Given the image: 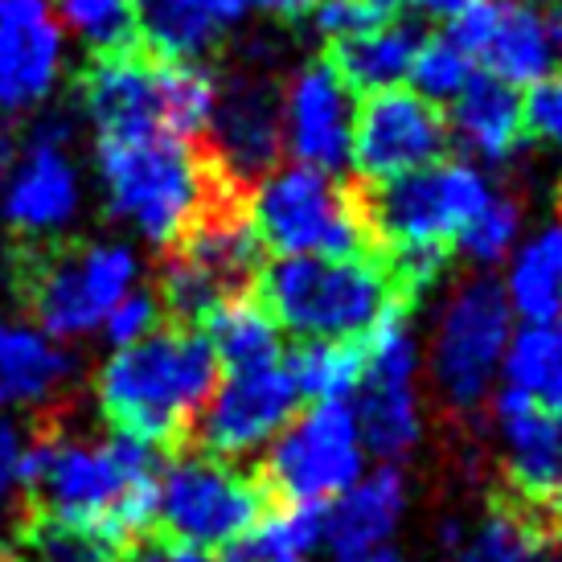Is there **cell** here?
<instances>
[{"instance_id": "cell-1", "label": "cell", "mask_w": 562, "mask_h": 562, "mask_svg": "<svg viewBox=\"0 0 562 562\" xmlns=\"http://www.w3.org/2000/svg\"><path fill=\"white\" fill-rule=\"evenodd\" d=\"M160 448L136 436H66L58 415L42 419V431L30 436L25 456V514L63 526H79L111 538L136 542L157 517Z\"/></svg>"}, {"instance_id": "cell-2", "label": "cell", "mask_w": 562, "mask_h": 562, "mask_svg": "<svg viewBox=\"0 0 562 562\" xmlns=\"http://www.w3.org/2000/svg\"><path fill=\"white\" fill-rule=\"evenodd\" d=\"M214 386L218 358L205 333L189 325H160L157 333L115 349L94 374L103 419L120 436H136L153 448H181Z\"/></svg>"}, {"instance_id": "cell-3", "label": "cell", "mask_w": 562, "mask_h": 562, "mask_svg": "<svg viewBox=\"0 0 562 562\" xmlns=\"http://www.w3.org/2000/svg\"><path fill=\"white\" fill-rule=\"evenodd\" d=\"M94 177L108 218L153 247H177L189 226L214 205L210 172L177 136L99 140Z\"/></svg>"}, {"instance_id": "cell-4", "label": "cell", "mask_w": 562, "mask_h": 562, "mask_svg": "<svg viewBox=\"0 0 562 562\" xmlns=\"http://www.w3.org/2000/svg\"><path fill=\"white\" fill-rule=\"evenodd\" d=\"M247 222L276 259H349L370 238L366 205L333 172L292 160L255 181Z\"/></svg>"}, {"instance_id": "cell-5", "label": "cell", "mask_w": 562, "mask_h": 562, "mask_svg": "<svg viewBox=\"0 0 562 562\" xmlns=\"http://www.w3.org/2000/svg\"><path fill=\"white\" fill-rule=\"evenodd\" d=\"M398 296L374 259H276L259 276V300L276 325L304 341H358Z\"/></svg>"}, {"instance_id": "cell-6", "label": "cell", "mask_w": 562, "mask_h": 562, "mask_svg": "<svg viewBox=\"0 0 562 562\" xmlns=\"http://www.w3.org/2000/svg\"><path fill=\"white\" fill-rule=\"evenodd\" d=\"M140 288V255L120 238H91L49 250L21 283L33 325L54 341L91 337L120 300Z\"/></svg>"}, {"instance_id": "cell-7", "label": "cell", "mask_w": 562, "mask_h": 562, "mask_svg": "<svg viewBox=\"0 0 562 562\" xmlns=\"http://www.w3.org/2000/svg\"><path fill=\"white\" fill-rule=\"evenodd\" d=\"M514 337V313L497 280L472 276L456 283L439 304L431 328V378L439 398L456 415H476L501 374V361Z\"/></svg>"}, {"instance_id": "cell-8", "label": "cell", "mask_w": 562, "mask_h": 562, "mask_svg": "<svg viewBox=\"0 0 562 562\" xmlns=\"http://www.w3.org/2000/svg\"><path fill=\"white\" fill-rule=\"evenodd\" d=\"M488 202H493V181L481 165L431 160L427 169L378 186L366 205V222L391 247V255L448 250V243L464 235V226Z\"/></svg>"}, {"instance_id": "cell-9", "label": "cell", "mask_w": 562, "mask_h": 562, "mask_svg": "<svg viewBox=\"0 0 562 562\" xmlns=\"http://www.w3.org/2000/svg\"><path fill=\"white\" fill-rule=\"evenodd\" d=\"M267 514V488L259 476L238 472L231 460L210 452H181L160 469L157 517L169 542L210 550L247 538Z\"/></svg>"}, {"instance_id": "cell-10", "label": "cell", "mask_w": 562, "mask_h": 562, "mask_svg": "<svg viewBox=\"0 0 562 562\" xmlns=\"http://www.w3.org/2000/svg\"><path fill=\"white\" fill-rule=\"evenodd\" d=\"M361 349H366V370L358 386L361 398L353 406L361 448H370L382 460H403L423 436L419 341H415L403 296H394L382 308Z\"/></svg>"}, {"instance_id": "cell-11", "label": "cell", "mask_w": 562, "mask_h": 562, "mask_svg": "<svg viewBox=\"0 0 562 562\" xmlns=\"http://www.w3.org/2000/svg\"><path fill=\"white\" fill-rule=\"evenodd\" d=\"M358 415L349 403H316L292 427H283L263 464V488L283 505H321L361 481Z\"/></svg>"}, {"instance_id": "cell-12", "label": "cell", "mask_w": 562, "mask_h": 562, "mask_svg": "<svg viewBox=\"0 0 562 562\" xmlns=\"http://www.w3.org/2000/svg\"><path fill=\"white\" fill-rule=\"evenodd\" d=\"M75 127L63 115H42L33 124L30 140L21 144L13 169L0 181V222L21 238H58L82 214L87 186L75 153Z\"/></svg>"}, {"instance_id": "cell-13", "label": "cell", "mask_w": 562, "mask_h": 562, "mask_svg": "<svg viewBox=\"0 0 562 562\" xmlns=\"http://www.w3.org/2000/svg\"><path fill=\"white\" fill-rule=\"evenodd\" d=\"M448 37L464 49L476 75L505 87H533L559 66L562 25L547 9L517 0H469L448 16Z\"/></svg>"}, {"instance_id": "cell-14", "label": "cell", "mask_w": 562, "mask_h": 562, "mask_svg": "<svg viewBox=\"0 0 562 562\" xmlns=\"http://www.w3.org/2000/svg\"><path fill=\"white\" fill-rule=\"evenodd\" d=\"M443 144H448V120L439 115L436 103H427L411 87H394L366 94V103H358L349 165L366 181L386 186L439 160Z\"/></svg>"}, {"instance_id": "cell-15", "label": "cell", "mask_w": 562, "mask_h": 562, "mask_svg": "<svg viewBox=\"0 0 562 562\" xmlns=\"http://www.w3.org/2000/svg\"><path fill=\"white\" fill-rule=\"evenodd\" d=\"M358 99L333 70V63L316 58L292 70L280 94V140L292 165H308L321 172H337L349 165Z\"/></svg>"}, {"instance_id": "cell-16", "label": "cell", "mask_w": 562, "mask_h": 562, "mask_svg": "<svg viewBox=\"0 0 562 562\" xmlns=\"http://www.w3.org/2000/svg\"><path fill=\"white\" fill-rule=\"evenodd\" d=\"M296 403L300 391L288 366L238 370L205 398L202 415L193 423V436L218 460L247 456L280 436L288 419L296 415Z\"/></svg>"}, {"instance_id": "cell-17", "label": "cell", "mask_w": 562, "mask_h": 562, "mask_svg": "<svg viewBox=\"0 0 562 562\" xmlns=\"http://www.w3.org/2000/svg\"><path fill=\"white\" fill-rule=\"evenodd\" d=\"M66 75V30L49 0H0V120L54 99Z\"/></svg>"}, {"instance_id": "cell-18", "label": "cell", "mask_w": 562, "mask_h": 562, "mask_svg": "<svg viewBox=\"0 0 562 562\" xmlns=\"http://www.w3.org/2000/svg\"><path fill=\"white\" fill-rule=\"evenodd\" d=\"M82 111L99 132V140L169 136L165 58H144L136 49L99 54L82 75Z\"/></svg>"}, {"instance_id": "cell-19", "label": "cell", "mask_w": 562, "mask_h": 562, "mask_svg": "<svg viewBox=\"0 0 562 562\" xmlns=\"http://www.w3.org/2000/svg\"><path fill=\"white\" fill-rule=\"evenodd\" d=\"M493 423L501 436V464L517 505L542 514L562 497V419L550 415L530 394L505 391L493 403Z\"/></svg>"}, {"instance_id": "cell-20", "label": "cell", "mask_w": 562, "mask_h": 562, "mask_svg": "<svg viewBox=\"0 0 562 562\" xmlns=\"http://www.w3.org/2000/svg\"><path fill=\"white\" fill-rule=\"evenodd\" d=\"M214 160L235 181H259L280 157V91L259 75L218 82V103L210 120Z\"/></svg>"}, {"instance_id": "cell-21", "label": "cell", "mask_w": 562, "mask_h": 562, "mask_svg": "<svg viewBox=\"0 0 562 562\" xmlns=\"http://www.w3.org/2000/svg\"><path fill=\"white\" fill-rule=\"evenodd\" d=\"M75 378L79 361L63 341L25 316H0V415L63 406Z\"/></svg>"}, {"instance_id": "cell-22", "label": "cell", "mask_w": 562, "mask_h": 562, "mask_svg": "<svg viewBox=\"0 0 562 562\" xmlns=\"http://www.w3.org/2000/svg\"><path fill=\"white\" fill-rule=\"evenodd\" d=\"M247 13V0H136V33L165 63H202Z\"/></svg>"}, {"instance_id": "cell-23", "label": "cell", "mask_w": 562, "mask_h": 562, "mask_svg": "<svg viewBox=\"0 0 562 562\" xmlns=\"http://www.w3.org/2000/svg\"><path fill=\"white\" fill-rule=\"evenodd\" d=\"M406 514V476L394 464H382L366 481L345 488L325 514V542L337 562H358L391 542Z\"/></svg>"}, {"instance_id": "cell-24", "label": "cell", "mask_w": 562, "mask_h": 562, "mask_svg": "<svg viewBox=\"0 0 562 562\" xmlns=\"http://www.w3.org/2000/svg\"><path fill=\"white\" fill-rule=\"evenodd\" d=\"M448 136L469 153L472 165H505L526 140V120H521V94L497 79H476L452 99L448 115Z\"/></svg>"}, {"instance_id": "cell-25", "label": "cell", "mask_w": 562, "mask_h": 562, "mask_svg": "<svg viewBox=\"0 0 562 562\" xmlns=\"http://www.w3.org/2000/svg\"><path fill=\"white\" fill-rule=\"evenodd\" d=\"M177 255H186L189 263L218 283L226 296H238L243 283L259 267V238L250 231L247 214L214 202L177 243Z\"/></svg>"}, {"instance_id": "cell-26", "label": "cell", "mask_w": 562, "mask_h": 562, "mask_svg": "<svg viewBox=\"0 0 562 562\" xmlns=\"http://www.w3.org/2000/svg\"><path fill=\"white\" fill-rule=\"evenodd\" d=\"M419 30L406 21H374L370 30L353 33L349 42L333 46V70L345 79L349 91H394L411 79V66L419 54Z\"/></svg>"}, {"instance_id": "cell-27", "label": "cell", "mask_w": 562, "mask_h": 562, "mask_svg": "<svg viewBox=\"0 0 562 562\" xmlns=\"http://www.w3.org/2000/svg\"><path fill=\"white\" fill-rule=\"evenodd\" d=\"M509 313L526 325H559L562 321V218L521 243L509 259V276L501 283Z\"/></svg>"}, {"instance_id": "cell-28", "label": "cell", "mask_w": 562, "mask_h": 562, "mask_svg": "<svg viewBox=\"0 0 562 562\" xmlns=\"http://www.w3.org/2000/svg\"><path fill=\"white\" fill-rule=\"evenodd\" d=\"M205 341L231 374L280 366V325L259 296H226L205 316Z\"/></svg>"}, {"instance_id": "cell-29", "label": "cell", "mask_w": 562, "mask_h": 562, "mask_svg": "<svg viewBox=\"0 0 562 562\" xmlns=\"http://www.w3.org/2000/svg\"><path fill=\"white\" fill-rule=\"evenodd\" d=\"M501 374L509 391L530 394L533 403L562 419V321L517 328L501 361Z\"/></svg>"}, {"instance_id": "cell-30", "label": "cell", "mask_w": 562, "mask_h": 562, "mask_svg": "<svg viewBox=\"0 0 562 562\" xmlns=\"http://www.w3.org/2000/svg\"><path fill=\"white\" fill-rule=\"evenodd\" d=\"M325 542V514L321 505H283L263 514V521L226 547L222 562H304Z\"/></svg>"}, {"instance_id": "cell-31", "label": "cell", "mask_w": 562, "mask_h": 562, "mask_svg": "<svg viewBox=\"0 0 562 562\" xmlns=\"http://www.w3.org/2000/svg\"><path fill=\"white\" fill-rule=\"evenodd\" d=\"M361 370H366L361 341H304L288 366L300 398L308 394L316 403H345L361 386Z\"/></svg>"}, {"instance_id": "cell-32", "label": "cell", "mask_w": 562, "mask_h": 562, "mask_svg": "<svg viewBox=\"0 0 562 562\" xmlns=\"http://www.w3.org/2000/svg\"><path fill=\"white\" fill-rule=\"evenodd\" d=\"M49 4L70 37H79L82 46L99 54L127 49L136 33V0H49Z\"/></svg>"}, {"instance_id": "cell-33", "label": "cell", "mask_w": 562, "mask_h": 562, "mask_svg": "<svg viewBox=\"0 0 562 562\" xmlns=\"http://www.w3.org/2000/svg\"><path fill=\"white\" fill-rule=\"evenodd\" d=\"M521 226H526L521 205H517L514 198L493 193V202L484 205L481 214L464 226V235L456 238V247H460V255H464L472 267L509 263L514 250L521 247Z\"/></svg>"}, {"instance_id": "cell-34", "label": "cell", "mask_w": 562, "mask_h": 562, "mask_svg": "<svg viewBox=\"0 0 562 562\" xmlns=\"http://www.w3.org/2000/svg\"><path fill=\"white\" fill-rule=\"evenodd\" d=\"M472 79H476L472 58L456 46L448 33H439V37H423L419 42V54H415V66H411L406 82H415L411 91L423 94L427 103H452Z\"/></svg>"}, {"instance_id": "cell-35", "label": "cell", "mask_w": 562, "mask_h": 562, "mask_svg": "<svg viewBox=\"0 0 562 562\" xmlns=\"http://www.w3.org/2000/svg\"><path fill=\"white\" fill-rule=\"evenodd\" d=\"M21 538L37 562H111L124 550L103 533L46 521V517H21Z\"/></svg>"}, {"instance_id": "cell-36", "label": "cell", "mask_w": 562, "mask_h": 562, "mask_svg": "<svg viewBox=\"0 0 562 562\" xmlns=\"http://www.w3.org/2000/svg\"><path fill=\"white\" fill-rule=\"evenodd\" d=\"M521 120L530 140L550 153H562V66H554L542 82H533L530 94L521 99Z\"/></svg>"}, {"instance_id": "cell-37", "label": "cell", "mask_w": 562, "mask_h": 562, "mask_svg": "<svg viewBox=\"0 0 562 562\" xmlns=\"http://www.w3.org/2000/svg\"><path fill=\"white\" fill-rule=\"evenodd\" d=\"M160 316H165V308H160L157 292H148V288H132V292H127V296L108 313L103 333H108V341L115 345V349H124V345L140 341V337H148V333H157Z\"/></svg>"}, {"instance_id": "cell-38", "label": "cell", "mask_w": 562, "mask_h": 562, "mask_svg": "<svg viewBox=\"0 0 562 562\" xmlns=\"http://www.w3.org/2000/svg\"><path fill=\"white\" fill-rule=\"evenodd\" d=\"M308 16H313L316 37H325V42H333V46H341V42H349L353 33L370 30L374 21H382V13L370 9L366 0H321Z\"/></svg>"}, {"instance_id": "cell-39", "label": "cell", "mask_w": 562, "mask_h": 562, "mask_svg": "<svg viewBox=\"0 0 562 562\" xmlns=\"http://www.w3.org/2000/svg\"><path fill=\"white\" fill-rule=\"evenodd\" d=\"M25 456L30 439L9 415H0V501L16 497L25 488Z\"/></svg>"}, {"instance_id": "cell-40", "label": "cell", "mask_w": 562, "mask_h": 562, "mask_svg": "<svg viewBox=\"0 0 562 562\" xmlns=\"http://www.w3.org/2000/svg\"><path fill=\"white\" fill-rule=\"evenodd\" d=\"M111 562H169V542H157V538H136L127 542Z\"/></svg>"}, {"instance_id": "cell-41", "label": "cell", "mask_w": 562, "mask_h": 562, "mask_svg": "<svg viewBox=\"0 0 562 562\" xmlns=\"http://www.w3.org/2000/svg\"><path fill=\"white\" fill-rule=\"evenodd\" d=\"M250 9H263L271 16H308L321 0H247Z\"/></svg>"}, {"instance_id": "cell-42", "label": "cell", "mask_w": 562, "mask_h": 562, "mask_svg": "<svg viewBox=\"0 0 562 562\" xmlns=\"http://www.w3.org/2000/svg\"><path fill=\"white\" fill-rule=\"evenodd\" d=\"M16 153H21V140H16V132L9 120H0V181L9 177V169H13Z\"/></svg>"}, {"instance_id": "cell-43", "label": "cell", "mask_w": 562, "mask_h": 562, "mask_svg": "<svg viewBox=\"0 0 562 562\" xmlns=\"http://www.w3.org/2000/svg\"><path fill=\"white\" fill-rule=\"evenodd\" d=\"M370 9H378V13H386V9H403V13H419V9H448V0H366Z\"/></svg>"}, {"instance_id": "cell-44", "label": "cell", "mask_w": 562, "mask_h": 562, "mask_svg": "<svg viewBox=\"0 0 562 562\" xmlns=\"http://www.w3.org/2000/svg\"><path fill=\"white\" fill-rule=\"evenodd\" d=\"M358 562H411V559H403V554H394L391 547H382V550H374V554H366V559H358Z\"/></svg>"}, {"instance_id": "cell-45", "label": "cell", "mask_w": 562, "mask_h": 562, "mask_svg": "<svg viewBox=\"0 0 562 562\" xmlns=\"http://www.w3.org/2000/svg\"><path fill=\"white\" fill-rule=\"evenodd\" d=\"M547 13L554 16V21H559V25H562V0H550V9H547Z\"/></svg>"}, {"instance_id": "cell-46", "label": "cell", "mask_w": 562, "mask_h": 562, "mask_svg": "<svg viewBox=\"0 0 562 562\" xmlns=\"http://www.w3.org/2000/svg\"><path fill=\"white\" fill-rule=\"evenodd\" d=\"M0 562H13L9 559V550H4V538H0Z\"/></svg>"}, {"instance_id": "cell-47", "label": "cell", "mask_w": 562, "mask_h": 562, "mask_svg": "<svg viewBox=\"0 0 562 562\" xmlns=\"http://www.w3.org/2000/svg\"><path fill=\"white\" fill-rule=\"evenodd\" d=\"M517 4H533V0H517Z\"/></svg>"}]
</instances>
